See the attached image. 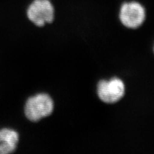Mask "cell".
<instances>
[{
    "instance_id": "1",
    "label": "cell",
    "mask_w": 154,
    "mask_h": 154,
    "mask_svg": "<svg viewBox=\"0 0 154 154\" xmlns=\"http://www.w3.org/2000/svg\"><path fill=\"white\" fill-rule=\"evenodd\" d=\"M54 109V102L50 95L39 93L29 98L25 106V114L28 119L37 122L50 116Z\"/></svg>"
},
{
    "instance_id": "2",
    "label": "cell",
    "mask_w": 154,
    "mask_h": 154,
    "mask_svg": "<svg viewBox=\"0 0 154 154\" xmlns=\"http://www.w3.org/2000/svg\"><path fill=\"white\" fill-rule=\"evenodd\" d=\"M119 19L127 28L140 27L146 19V10L142 4L136 1L123 3L119 8Z\"/></svg>"
},
{
    "instance_id": "3",
    "label": "cell",
    "mask_w": 154,
    "mask_h": 154,
    "mask_svg": "<svg viewBox=\"0 0 154 154\" xmlns=\"http://www.w3.org/2000/svg\"><path fill=\"white\" fill-rule=\"evenodd\" d=\"M26 16L37 26L51 23L55 18L54 5L50 0H33L27 8Z\"/></svg>"
},
{
    "instance_id": "4",
    "label": "cell",
    "mask_w": 154,
    "mask_h": 154,
    "mask_svg": "<svg viewBox=\"0 0 154 154\" xmlns=\"http://www.w3.org/2000/svg\"><path fill=\"white\" fill-rule=\"evenodd\" d=\"M125 93L123 81L117 77L110 80H102L97 85V94L102 102L113 104L121 100Z\"/></svg>"
},
{
    "instance_id": "5",
    "label": "cell",
    "mask_w": 154,
    "mask_h": 154,
    "mask_svg": "<svg viewBox=\"0 0 154 154\" xmlns=\"http://www.w3.org/2000/svg\"><path fill=\"white\" fill-rule=\"evenodd\" d=\"M19 137L18 133L14 130H0V154H8L15 151Z\"/></svg>"
},
{
    "instance_id": "6",
    "label": "cell",
    "mask_w": 154,
    "mask_h": 154,
    "mask_svg": "<svg viewBox=\"0 0 154 154\" xmlns=\"http://www.w3.org/2000/svg\"><path fill=\"white\" fill-rule=\"evenodd\" d=\"M153 52H154V46H153Z\"/></svg>"
}]
</instances>
